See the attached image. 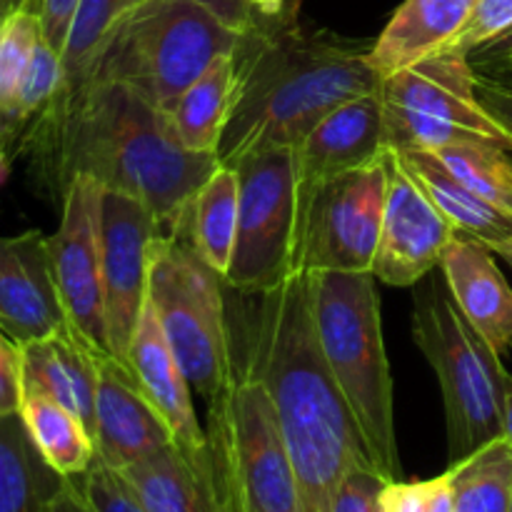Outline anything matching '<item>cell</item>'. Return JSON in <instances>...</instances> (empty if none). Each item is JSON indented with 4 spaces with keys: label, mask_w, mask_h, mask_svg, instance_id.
<instances>
[{
    "label": "cell",
    "mask_w": 512,
    "mask_h": 512,
    "mask_svg": "<svg viewBox=\"0 0 512 512\" xmlns=\"http://www.w3.org/2000/svg\"><path fill=\"white\" fill-rule=\"evenodd\" d=\"M258 18H278L288 10L290 0H250Z\"/></svg>",
    "instance_id": "44"
},
{
    "label": "cell",
    "mask_w": 512,
    "mask_h": 512,
    "mask_svg": "<svg viewBox=\"0 0 512 512\" xmlns=\"http://www.w3.org/2000/svg\"><path fill=\"white\" fill-rule=\"evenodd\" d=\"M240 40L243 35L195 0H145L115 25L88 78L130 85L168 113L220 55L240 48Z\"/></svg>",
    "instance_id": "5"
},
{
    "label": "cell",
    "mask_w": 512,
    "mask_h": 512,
    "mask_svg": "<svg viewBox=\"0 0 512 512\" xmlns=\"http://www.w3.org/2000/svg\"><path fill=\"white\" fill-rule=\"evenodd\" d=\"M23 388H33L73 410L95 435V388L98 370L93 348L73 325L40 340L18 343Z\"/></svg>",
    "instance_id": "20"
},
{
    "label": "cell",
    "mask_w": 512,
    "mask_h": 512,
    "mask_svg": "<svg viewBox=\"0 0 512 512\" xmlns=\"http://www.w3.org/2000/svg\"><path fill=\"white\" fill-rule=\"evenodd\" d=\"M168 233L153 210L118 190L103 193V285L110 353L125 363L148 300L150 245Z\"/></svg>",
    "instance_id": "13"
},
{
    "label": "cell",
    "mask_w": 512,
    "mask_h": 512,
    "mask_svg": "<svg viewBox=\"0 0 512 512\" xmlns=\"http://www.w3.org/2000/svg\"><path fill=\"white\" fill-rule=\"evenodd\" d=\"M455 230L388 150V193L373 275L393 288H413L440 268Z\"/></svg>",
    "instance_id": "14"
},
{
    "label": "cell",
    "mask_w": 512,
    "mask_h": 512,
    "mask_svg": "<svg viewBox=\"0 0 512 512\" xmlns=\"http://www.w3.org/2000/svg\"><path fill=\"white\" fill-rule=\"evenodd\" d=\"M143 3L145 0H78L63 53H60L65 68V88L88 78L100 48L115 25Z\"/></svg>",
    "instance_id": "29"
},
{
    "label": "cell",
    "mask_w": 512,
    "mask_h": 512,
    "mask_svg": "<svg viewBox=\"0 0 512 512\" xmlns=\"http://www.w3.org/2000/svg\"><path fill=\"white\" fill-rule=\"evenodd\" d=\"M238 95L235 53L220 55L198 80L180 93L168 115L180 143L193 153L218 155Z\"/></svg>",
    "instance_id": "25"
},
{
    "label": "cell",
    "mask_w": 512,
    "mask_h": 512,
    "mask_svg": "<svg viewBox=\"0 0 512 512\" xmlns=\"http://www.w3.org/2000/svg\"><path fill=\"white\" fill-rule=\"evenodd\" d=\"M205 435L225 512H305L268 388L240 358L223 398L208 408Z\"/></svg>",
    "instance_id": "6"
},
{
    "label": "cell",
    "mask_w": 512,
    "mask_h": 512,
    "mask_svg": "<svg viewBox=\"0 0 512 512\" xmlns=\"http://www.w3.org/2000/svg\"><path fill=\"white\" fill-rule=\"evenodd\" d=\"M508 28H512V0H475L463 30L450 40L445 50L468 55L470 50L488 43Z\"/></svg>",
    "instance_id": "33"
},
{
    "label": "cell",
    "mask_w": 512,
    "mask_h": 512,
    "mask_svg": "<svg viewBox=\"0 0 512 512\" xmlns=\"http://www.w3.org/2000/svg\"><path fill=\"white\" fill-rule=\"evenodd\" d=\"M48 512H93V508H90L88 500H85L78 480L63 478L58 493H55L53 500H50Z\"/></svg>",
    "instance_id": "42"
},
{
    "label": "cell",
    "mask_w": 512,
    "mask_h": 512,
    "mask_svg": "<svg viewBox=\"0 0 512 512\" xmlns=\"http://www.w3.org/2000/svg\"><path fill=\"white\" fill-rule=\"evenodd\" d=\"M40 40H43V28L35 10H13L0 23V118L8 113Z\"/></svg>",
    "instance_id": "31"
},
{
    "label": "cell",
    "mask_w": 512,
    "mask_h": 512,
    "mask_svg": "<svg viewBox=\"0 0 512 512\" xmlns=\"http://www.w3.org/2000/svg\"><path fill=\"white\" fill-rule=\"evenodd\" d=\"M468 55L443 50L380 80L385 148L440 150L493 143L512 153V135L480 103Z\"/></svg>",
    "instance_id": "9"
},
{
    "label": "cell",
    "mask_w": 512,
    "mask_h": 512,
    "mask_svg": "<svg viewBox=\"0 0 512 512\" xmlns=\"http://www.w3.org/2000/svg\"><path fill=\"white\" fill-rule=\"evenodd\" d=\"M233 168L240 180L238 233L223 280L238 293H268L295 275L300 205L295 148L253 153Z\"/></svg>",
    "instance_id": "10"
},
{
    "label": "cell",
    "mask_w": 512,
    "mask_h": 512,
    "mask_svg": "<svg viewBox=\"0 0 512 512\" xmlns=\"http://www.w3.org/2000/svg\"><path fill=\"white\" fill-rule=\"evenodd\" d=\"M310 300L323 360L353 413L373 468L385 480H400L395 390L378 278L373 273H315L310 275Z\"/></svg>",
    "instance_id": "4"
},
{
    "label": "cell",
    "mask_w": 512,
    "mask_h": 512,
    "mask_svg": "<svg viewBox=\"0 0 512 512\" xmlns=\"http://www.w3.org/2000/svg\"><path fill=\"white\" fill-rule=\"evenodd\" d=\"M8 5H5V0H0V23H3L5 18H8Z\"/></svg>",
    "instance_id": "50"
},
{
    "label": "cell",
    "mask_w": 512,
    "mask_h": 512,
    "mask_svg": "<svg viewBox=\"0 0 512 512\" xmlns=\"http://www.w3.org/2000/svg\"><path fill=\"white\" fill-rule=\"evenodd\" d=\"M248 300L240 360L268 388L305 512H330L343 480L373 460L323 360L310 275L295 273Z\"/></svg>",
    "instance_id": "2"
},
{
    "label": "cell",
    "mask_w": 512,
    "mask_h": 512,
    "mask_svg": "<svg viewBox=\"0 0 512 512\" xmlns=\"http://www.w3.org/2000/svg\"><path fill=\"white\" fill-rule=\"evenodd\" d=\"M20 150L35 173L63 198L78 175L140 200L173 230L195 190L220 165L218 155L193 153L180 143L170 115L118 80L85 78L28 128Z\"/></svg>",
    "instance_id": "1"
},
{
    "label": "cell",
    "mask_w": 512,
    "mask_h": 512,
    "mask_svg": "<svg viewBox=\"0 0 512 512\" xmlns=\"http://www.w3.org/2000/svg\"><path fill=\"white\" fill-rule=\"evenodd\" d=\"M388 153L378 90L330 110L295 148L300 193L330 178L365 168Z\"/></svg>",
    "instance_id": "18"
},
{
    "label": "cell",
    "mask_w": 512,
    "mask_h": 512,
    "mask_svg": "<svg viewBox=\"0 0 512 512\" xmlns=\"http://www.w3.org/2000/svg\"><path fill=\"white\" fill-rule=\"evenodd\" d=\"M465 188L512 213V153L493 143H458L430 150Z\"/></svg>",
    "instance_id": "30"
},
{
    "label": "cell",
    "mask_w": 512,
    "mask_h": 512,
    "mask_svg": "<svg viewBox=\"0 0 512 512\" xmlns=\"http://www.w3.org/2000/svg\"><path fill=\"white\" fill-rule=\"evenodd\" d=\"M425 512H455L453 480L448 470L438 478L425 480Z\"/></svg>",
    "instance_id": "41"
},
{
    "label": "cell",
    "mask_w": 512,
    "mask_h": 512,
    "mask_svg": "<svg viewBox=\"0 0 512 512\" xmlns=\"http://www.w3.org/2000/svg\"><path fill=\"white\" fill-rule=\"evenodd\" d=\"M413 340L443 390L450 463L503 438V358L470 328L445 280L430 278L415 298Z\"/></svg>",
    "instance_id": "7"
},
{
    "label": "cell",
    "mask_w": 512,
    "mask_h": 512,
    "mask_svg": "<svg viewBox=\"0 0 512 512\" xmlns=\"http://www.w3.org/2000/svg\"><path fill=\"white\" fill-rule=\"evenodd\" d=\"M500 393H503V435L512 445V375L505 370L503 383H500Z\"/></svg>",
    "instance_id": "43"
},
{
    "label": "cell",
    "mask_w": 512,
    "mask_h": 512,
    "mask_svg": "<svg viewBox=\"0 0 512 512\" xmlns=\"http://www.w3.org/2000/svg\"><path fill=\"white\" fill-rule=\"evenodd\" d=\"M60 483L20 415H0V512H48Z\"/></svg>",
    "instance_id": "27"
},
{
    "label": "cell",
    "mask_w": 512,
    "mask_h": 512,
    "mask_svg": "<svg viewBox=\"0 0 512 512\" xmlns=\"http://www.w3.org/2000/svg\"><path fill=\"white\" fill-rule=\"evenodd\" d=\"M40 458L60 478H80L95 460V438L70 408L33 388H23L18 410Z\"/></svg>",
    "instance_id": "26"
},
{
    "label": "cell",
    "mask_w": 512,
    "mask_h": 512,
    "mask_svg": "<svg viewBox=\"0 0 512 512\" xmlns=\"http://www.w3.org/2000/svg\"><path fill=\"white\" fill-rule=\"evenodd\" d=\"M65 325L48 238L40 230L0 235V330L18 345L48 338Z\"/></svg>",
    "instance_id": "16"
},
{
    "label": "cell",
    "mask_w": 512,
    "mask_h": 512,
    "mask_svg": "<svg viewBox=\"0 0 512 512\" xmlns=\"http://www.w3.org/2000/svg\"><path fill=\"white\" fill-rule=\"evenodd\" d=\"M370 45L305 28L295 5L278 18H258L235 50L238 95L220 140V163L298 148L330 110L375 93L380 75L368 63Z\"/></svg>",
    "instance_id": "3"
},
{
    "label": "cell",
    "mask_w": 512,
    "mask_h": 512,
    "mask_svg": "<svg viewBox=\"0 0 512 512\" xmlns=\"http://www.w3.org/2000/svg\"><path fill=\"white\" fill-rule=\"evenodd\" d=\"M195 3L203 5L213 18H218L220 23L240 35L250 33L258 23V15H255L250 0H195Z\"/></svg>",
    "instance_id": "37"
},
{
    "label": "cell",
    "mask_w": 512,
    "mask_h": 512,
    "mask_svg": "<svg viewBox=\"0 0 512 512\" xmlns=\"http://www.w3.org/2000/svg\"><path fill=\"white\" fill-rule=\"evenodd\" d=\"M510 512H512V510H510Z\"/></svg>",
    "instance_id": "51"
},
{
    "label": "cell",
    "mask_w": 512,
    "mask_h": 512,
    "mask_svg": "<svg viewBox=\"0 0 512 512\" xmlns=\"http://www.w3.org/2000/svg\"><path fill=\"white\" fill-rule=\"evenodd\" d=\"M148 512H225L208 460H190L175 445L120 468Z\"/></svg>",
    "instance_id": "23"
},
{
    "label": "cell",
    "mask_w": 512,
    "mask_h": 512,
    "mask_svg": "<svg viewBox=\"0 0 512 512\" xmlns=\"http://www.w3.org/2000/svg\"><path fill=\"white\" fill-rule=\"evenodd\" d=\"M125 365L133 370L143 393L165 418L170 433H173L175 448L190 460H208V435H205L203 425L198 423L193 388H190L178 358L165 340L150 298L145 300L143 315H140V323L135 328L133 340H130Z\"/></svg>",
    "instance_id": "17"
},
{
    "label": "cell",
    "mask_w": 512,
    "mask_h": 512,
    "mask_svg": "<svg viewBox=\"0 0 512 512\" xmlns=\"http://www.w3.org/2000/svg\"><path fill=\"white\" fill-rule=\"evenodd\" d=\"M455 512L512 510V445L498 438L448 468Z\"/></svg>",
    "instance_id": "28"
},
{
    "label": "cell",
    "mask_w": 512,
    "mask_h": 512,
    "mask_svg": "<svg viewBox=\"0 0 512 512\" xmlns=\"http://www.w3.org/2000/svg\"><path fill=\"white\" fill-rule=\"evenodd\" d=\"M395 158L413 175L415 183L425 190V195L433 200L445 220L453 225L455 235L478 240L490 250L512 238V213H505L498 205L488 203L478 193L465 188L430 150H403V153H395Z\"/></svg>",
    "instance_id": "22"
},
{
    "label": "cell",
    "mask_w": 512,
    "mask_h": 512,
    "mask_svg": "<svg viewBox=\"0 0 512 512\" xmlns=\"http://www.w3.org/2000/svg\"><path fill=\"white\" fill-rule=\"evenodd\" d=\"M475 0H405L373 40L368 63L380 80L443 53L463 30Z\"/></svg>",
    "instance_id": "21"
},
{
    "label": "cell",
    "mask_w": 512,
    "mask_h": 512,
    "mask_svg": "<svg viewBox=\"0 0 512 512\" xmlns=\"http://www.w3.org/2000/svg\"><path fill=\"white\" fill-rule=\"evenodd\" d=\"M238 208V170L233 165L220 163L210 173V178L195 190L170 233L185 240L205 265L225 278L230 258H233L235 233H238Z\"/></svg>",
    "instance_id": "24"
},
{
    "label": "cell",
    "mask_w": 512,
    "mask_h": 512,
    "mask_svg": "<svg viewBox=\"0 0 512 512\" xmlns=\"http://www.w3.org/2000/svg\"><path fill=\"white\" fill-rule=\"evenodd\" d=\"M75 480L93 512H148L138 495L133 493L128 480L115 468L105 465L103 460L95 458L88 473Z\"/></svg>",
    "instance_id": "32"
},
{
    "label": "cell",
    "mask_w": 512,
    "mask_h": 512,
    "mask_svg": "<svg viewBox=\"0 0 512 512\" xmlns=\"http://www.w3.org/2000/svg\"><path fill=\"white\" fill-rule=\"evenodd\" d=\"M78 0H33L30 10H35L43 28V38L53 45L58 53H63L65 38H68L70 23H73Z\"/></svg>",
    "instance_id": "36"
},
{
    "label": "cell",
    "mask_w": 512,
    "mask_h": 512,
    "mask_svg": "<svg viewBox=\"0 0 512 512\" xmlns=\"http://www.w3.org/2000/svg\"><path fill=\"white\" fill-rule=\"evenodd\" d=\"M478 75H483V78L493 80V83H500L505 85V88H512V60L503 65H493V68H485V70H475Z\"/></svg>",
    "instance_id": "45"
},
{
    "label": "cell",
    "mask_w": 512,
    "mask_h": 512,
    "mask_svg": "<svg viewBox=\"0 0 512 512\" xmlns=\"http://www.w3.org/2000/svg\"><path fill=\"white\" fill-rule=\"evenodd\" d=\"M5 5H8V13H13V10L30 8V5H33V0H5Z\"/></svg>",
    "instance_id": "48"
},
{
    "label": "cell",
    "mask_w": 512,
    "mask_h": 512,
    "mask_svg": "<svg viewBox=\"0 0 512 512\" xmlns=\"http://www.w3.org/2000/svg\"><path fill=\"white\" fill-rule=\"evenodd\" d=\"M475 78H478L475 88H478L480 103H483L485 110H488V113L512 135V88L493 83V80L483 78V75L478 73H475Z\"/></svg>",
    "instance_id": "38"
},
{
    "label": "cell",
    "mask_w": 512,
    "mask_h": 512,
    "mask_svg": "<svg viewBox=\"0 0 512 512\" xmlns=\"http://www.w3.org/2000/svg\"><path fill=\"white\" fill-rule=\"evenodd\" d=\"M103 193V185L88 175L70 180L60 198L58 228L48 235V253L68 323L93 348L110 353L103 285Z\"/></svg>",
    "instance_id": "12"
},
{
    "label": "cell",
    "mask_w": 512,
    "mask_h": 512,
    "mask_svg": "<svg viewBox=\"0 0 512 512\" xmlns=\"http://www.w3.org/2000/svg\"><path fill=\"white\" fill-rule=\"evenodd\" d=\"M370 512H388V505H385V498H383V490H380L378 500H375L373 508H370Z\"/></svg>",
    "instance_id": "49"
},
{
    "label": "cell",
    "mask_w": 512,
    "mask_h": 512,
    "mask_svg": "<svg viewBox=\"0 0 512 512\" xmlns=\"http://www.w3.org/2000/svg\"><path fill=\"white\" fill-rule=\"evenodd\" d=\"M470 65L473 70H485V68H493V65H503L512 60V28L505 30V33L495 35L493 40L488 43L478 45L468 53Z\"/></svg>",
    "instance_id": "40"
},
{
    "label": "cell",
    "mask_w": 512,
    "mask_h": 512,
    "mask_svg": "<svg viewBox=\"0 0 512 512\" xmlns=\"http://www.w3.org/2000/svg\"><path fill=\"white\" fill-rule=\"evenodd\" d=\"M23 400V368L18 345L0 330V415H18Z\"/></svg>",
    "instance_id": "35"
},
{
    "label": "cell",
    "mask_w": 512,
    "mask_h": 512,
    "mask_svg": "<svg viewBox=\"0 0 512 512\" xmlns=\"http://www.w3.org/2000/svg\"><path fill=\"white\" fill-rule=\"evenodd\" d=\"M388 512H425V480H390L383 488Z\"/></svg>",
    "instance_id": "39"
},
{
    "label": "cell",
    "mask_w": 512,
    "mask_h": 512,
    "mask_svg": "<svg viewBox=\"0 0 512 512\" xmlns=\"http://www.w3.org/2000/svg\"><path fill=\"white\" fill-rule=\"evenodd\" d=\"M95 370V458L120 470L175 445L165 418L155 410L123 360L98 353Z\"/></svg>",
    "instance_id": "15"
},
{
    "label": "cell",
    "mask_w": 512,
    "mask_h": 512,
    "mask_svg": "<svg viewBox=\"0 0 512 512\" xmlns=\"http://www.w3.org/2000/svg\"><path fill=\"white\" fill-rule=\"evenodd\" d=\"M223 285L175 233L158 235L150 245L148 298L190 388L208 408L223 398L235 370Z\"/></svg>",
    "instance_id": "8"
},
{
    "label": "cell",
    "mask_w": 512,
    "mask_h": 512,
    "mask_svg": "<svg viewBox=\"0 0 512 512\" xmlns=\"http://www.w3.org/2000/svg\"><path fill=\"white\" fill-rule=\"evenodd\" d=\"M8 175H10V160H8V150H5V148H0V185H3L5 180H8Z\"/></svg>",
    "instance_id": "46"
},
{
    "label": "cell",
    "mask_w": 512,
    "mask_h": 512,
    "mask_svg": "<svg viewBox=\"0 0 512 512\" xmlns=\"http://www.w3.org/2000/svg\"><path fill=\"white\" fill-rule=\"evenodd\" d=\"M440 270L470 328L505 358L512 350V288L500 273L493 250L455 235L445 248Z\"/></svg>",
    "instance_id": "19"
},
{
    "label": "cell",
    "mask_w": 512,
    "mask_h": 512,
    "mask_svg": "<svg viewBox=\"0 0 512 512\" xmlns=\"http://www.w3.org/2000/svg\"><path fill=\"white\" fill-rule=\"evenodd\" d=\"M388 193V153L300 193L295 273H373Z\"/></svg>",
    "instance_id": "11"
},
{
    "label": "cell",
    "mask_w": 512,
    "mask_h": 512,
    "mask_svg": "<svg viewBox=\"0 0 512 512\" xmlns=\"http://www.w3.org/2000/svg\"><path fill=\"white\" fill-rule=\"evenodd\" d=\"M493 253H495V255H500V258H503V260H505V263H508V265H510V268H512V238L508 240V243L498 245V248H495V250H493Z\"/></svg>",
    "instance_id": "47"
},
{
    "label": "cell",
    "mask_w": 512,
    "mask_h": 512,
    "mask_svg": "<svg viewBox=\"0 0 512 512\" xmlns=\"http://www.w3.org/2000/svg\"><path fill=\"white\" fill-rule=\"evenodd\" d=\"M385 483H390V480H385L378 470L355 468L340 485L330 512H370Z\"/></svg>",
    "instance_id": "34"
}]
</instances>
